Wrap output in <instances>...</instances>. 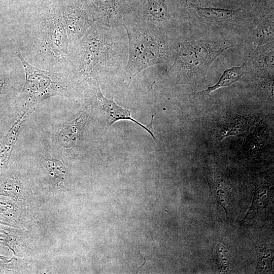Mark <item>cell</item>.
<instances>
[{
  "mask_svg": "<svg viewBox=\"0 0 274 274\" xmlns=\"http://www.w3.org/2000/svg\"><path fill=\"white\" fill-rule=\"evenodd\" d=\"M123 26L110 27L95 22L79 40L75 64L78 77L98 80L103 75L123 74L127 63L128 44Z\"/></svg>",
  "mask_w": 274,
  "mask_h": 274,
  "instance_id": "6da1fadb",
  "label": "cell"
},
{
  "mask_svg": "<svg viewBox=\"0 0 274 274\" xmlns=\"http://www.w3.org/2000/svg\"><path fill=\"white\" fill-rule=\"evenodd\" d=\"M122 26L126 32L128 44L123 75L129 86L143 70L172 59L173 46L166 44L162 36L130 19H125Z\"/></svg>",
  "mask_w": 274,
  "mask_h": 274,
  "instance_id": "7a4b0ae2",
  "label": "cell"
},
{
  "mask_svg": "<svg viewBox=\"0 0 274 274\" xmlns=\"http://www.w3.org/2000/svg\"><path fill=\"white\" fill-rule=\"evenodd\" d=\"M173 46L174 62L169 71L176 80L185 83L203 75L214 61L232 46L228 41H180Z\"/></svg>",
  "mask_w": 274,
  "mask_h": 274,
  "instance_id": "3957f363",
  "label": "cell"
},
{
  "mask_svg": "<svg viewBox=\"0 0 274 274\" xmlns=\"http://www.w3.org/2000/svg\"><path fill=\"white\" fill-rule=\"evenodd\" d=\"M19 57L25 73V82L22 95L29 101L30 106H35L41 100L51 96L63 95L65 83L59 74L41 70L29 64L17 50Z\"/></svg>",
  "mask_w": 274,
  "mask_h": 274,
  "instance_id": "277c9868",
  "label": "cell"
},
{
  "mask_svg": "<svg viewBox=\"0 0 274 274\" xmlns=\"http://www.w3.org/2000/svg\"><path fill=\"white\" fill-rule=\"evenodd\" d=\"M130 19L162 36L172 18L169 0H132ZM126 18V19H127Z\"/></svg>",
  "mask_w": 274,
  "mask_h": 274,
  "instance_id": "5b68a950",
  "label": "cell"
},
{
  "mask_svg": "<svg viewBox=\"0 0 274 274\" xmlns=\"http://www.w3.org/2000/svg\"><path fill=\"white\" fill-rule=\"evenodd\" d=\"M66 22L70 37L80 40L97 22L94 12L88 0H57Z\"/></svg>",
  "mask_w": 274,
  "mask_h": 274,
  "instance_id": "8992f818",
  "label": "cell"
},
{
  "mask_svg": "<svg viewBox=\"0 0 274 274\" xmlns=\"http://www.w3.org/2000/svg\"><path fill=\"white\" fill-rule=\"evenodd\" d=\"M97 22L110 27L122 26L131 13L132 0H88Z\"/></svg>",
  "mask_w": 274,
  "mask_h": 274,
  "instance_id": "52a82bcc",
  "label": "cell"
},
{
  "mask_svg": "<svg viewBox=\"0 0 274 274\" xmlns=\"http://www.w3.org/2000/svg\"><path fill=\"white\" fill-rule=\"evenodd\" d=\"M95 95L101 104L102 110L105 114L108 126L109 127L115 122L121 120H131L146 130L156 142V137L153 131L150 128L132 118L130 110L123 109L118 106L114 101L113 97L109 99L104 96L98 81H96Z\"/></svg>",
  "mask_w": 274,
  "mask_h": 274,
  "instance_id": "ba28073f",
  "label": "cell"
},
{
  "mask_svg": "<svg viewBox=\"0 0 274 274\" xmlns=\"http://www.w3.org/2000/svg\"><path fill=\"white\" fill-rule=\"evenodd\" d=\"M33 109V107L27 108L0 143V172L7 167L21 124Z\"/></svg>",
  "mask_w": 274,
  "mask_h": 274,
  "instance_id": "9c48e42d",
  "label": "cell"
},
{
  "mask_svg": "<svg viewBox=\"0 0 274 274\" xmlns=\"http://www.w3.org/2000/svg\"><path fill=\"white\" fill-rule=\"evenodd\" d=\"M87 114L86 111L82 112L61 130L58 136V141L62 147L70 148L78 142L87 121Z\"/></svg>",
  "mask_w": 274,
  "mask_h": 274,
  "instance_id": "30bf717a",
  "label": "cell"
},
{
  "mask_svg": "<svg viewBox=\"0 0 274 274\" xmlns=\"http://www.w3.org/2000/svg\"><path fill=\"white\" fill-rule=\"evenodd\" d=\"M247 67L246 63H244L238 66H233L227 68L223 72L219 81L215 85L209 87L207 89L200 92L193 94L210 96L211 92L222 87L229 86L239 81L245 74Z\"/></svg>",
  "mask_w": 274,
  "mask_h": 274,
  "instance_id": "8fae6325",
  "label": "cell"
},
{
  "mask_svg": "<svg viewBox=\"0 0 274 274\" xmlns=\"http://www.w3.org/2000/svg\"><path fill=\"white\" fill-rule=\"evenodd\" d=\"M192 6L202 17L218 21H226L231 19L237 12L236 10L199 7L193 5Z\"/></svg>",
  "mask_w": 274,
  "mask_h": 274,
  "instance_id": "7c38bea8",
  "label": "cell"
},
{
  "mask_svg": "<svg viewBox=\"0 0 274 274\" xmlns=\"http://www.w3.org/2000/svg\"><path fill=\"white\" fill-rule=\"evenodd\" d=\"M212 194H214L215 197L223 206H226L229 198L223 194L229 196L228 190L224 184L219 179L209 175L207 177Z\"/></svg>",
  "mask_w": 274,
  "mask_h": 274,
  "instance_id": "4fadbf2b",
  "label": "cell"
},
{
  "mask_svg": "<svg viewBox=\"0 0 274 274\" xmlns=\"http://www.w3.org/2000/svg\"><path fill=\"white\" fill-rule=\"evenodd\" d=\"M273 35V24L271 22H265L260 24L257 28L254 35V41L259 46L269 41Z\"/></svg>",
  "mask_w": 274,
  "mask_h": 274,
  "instance_id": "5bb4252c",
  "label": "cell"
},
{
  "mask_svg": "<svg viewBox=\"0 0 274 274\" xmlns=\"http://www.w3.org/2000/svg\"><path fill=\"white\" fill-rule=\"evenodd\" d=\"M47 164L48 167L56 174L62 175L65 173L64 166L59 161L55 159H48Z\"/></svg>",
  "mask_w": 274,
  "mask_h": 274,
  "instance_id": "9a60e30c",
  "label": "cell"
},
{
  "mask_svg": "<svg viewBox=\"0 0 274 274\" xmlns=\"http://www.w3.org/2000/svg\"><path fill=\"white\" fill-rule=\"evenodd\" d=\"M6 82V79L1 78L0 79V95L2 94L5 84Z\"/></svg>",
  "mask_w": 274,
  "mask_h": 274,
  "instance_id": "2e32d148",
  "label": "cell"
},
{
  "mask_svg": "<svg viewBox=\"0 0 274 274\" xmlns=\"http://www.w3.org/2000/svg\"><path fill=\"white\" fill-rule=\"evenodd\" d=\"M10 261L6 259V258L0 256V266L2 267L5 264H7Z\"/></svg>",
  "mask_w": 274,
  "mask_h": 274,
  "instance_id": "e0dca14e",
  "label": "cell"
},
{
  "mask_svg": "<svg viewBox=\"0 0 274 274\" xmlns=\"http://www.w3.org/2000/svg\"><path fill=\"white\" fill-rule=\"evenodd\" d=\"M144 262L143 263L142 265H141V266L139 268H141L142 266H144L146 262V258L145 257H144Z\"/></svg>",
  "mask_w": 274,
  "mask_h": 274,
  "instance_id": "ac0fdd59",
  "label": "cell"
}]
</instances>
